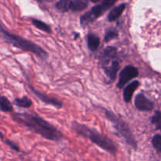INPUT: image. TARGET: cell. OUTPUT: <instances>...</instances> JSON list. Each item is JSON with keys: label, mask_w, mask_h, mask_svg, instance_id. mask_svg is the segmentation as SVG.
Here are the masks:
<instances>
[{"label": "cell", "mask_w": 161, "mask_h": 161, "mask_svg": "<svg viewBox=\"0 0 161 161\" xmlns=\"http://www.w3.org/2000/svg\"><path fill=\"white\" fill-rule=\"evenodd\" d=\"M12 118L15 122L28 127L30 130L45 139L53 142L62 140L63 135L48 121L36 114L28 113H14Z\"/></svg>", "instance_id": "6da1fadb"}, {"label": "cell", "mask_w": 161, "mask_h": 161, "mask_svg": "<svg viewBox=\"0 0 161 161\" xmlns=\"http://www.w3.org/2000/svg\"><path fill=\"white\" fill-rule=\"evenodd\" d=\"M0 37L9 45L20 49L23 51L33 53L39 59L46 61L48 58V53L40 46L18 35L9 32L2 25L1 23H0Z\"/></svg>", "instance_id": "7a4b0ae2"}, {"label": "cell", "mask_w": 161, "mask_h": 161, "mask_svg": "<svg viewBox=\"0 0 161 161\" xmlns=\"http://www.w3.org/2000/svg\"><path fill=\"white\" fill-rule=\"evenodd\" d=\"M72 129L81 137L87 138L92 142L94 144L98 146L103 150L109 153L110 154L116 155L117 152V147L113 142V140L110 139L106 135L99 133L97 130L91 128L86 125L80 124L78 122H73L72 124Z\"/></svg>", "instance_id": "3957f363"}, {"label": "cell", "mask_w": 161, "mask_h": 161, "mask_svg": "<svg viewBox=\"0 0 161 161\" xmlns=\"http://www.w3.org/2000/svg\"><path fill=\"white\" fill-rule=\"evenodd\" d=\"M105 115L107 119L113 124V127L117 131L118 135L124 138L127 145L133 148L135 150L138 149V142L134 136L131 130L129 127L128 124L122 118L119 117L118 115L115 114L111 110H108L106 108H104Z\"/></svg>", "instance_id": "277c9868"}, {"label": "cell", "mask_w": 161, "mask_h": 161, "mask_svg": "<svg viewBox=\"0 0 161 161\" xmlns=\"http://www.w3.org/2000/svg\"><path fill=\"white\" fill-rule=\"evenodd\" d=\"M116 1L117 0H103L101 4L94 6L91 10L86 12L80 17V25L82 27H85L95 21L105 11L110 9Z\"/></svg>", "instance_id": "5b68a950"}, {"label": "cell", "mask_w": 161, "mask_h": 161, "mask_svg": "<svg viewBox=\"0 0 161 161\" xmlns=\"http://www.w3.org/2000/svg\"><path fill=\"white\" fill-rule=\"evenodd\" d=\"M139 75L138 68L133 65H127L122 69L119 75V80L116 84L119 89H123L127 83Z\"/></svg>", "instance_id": "8992f818"}, {"label": "cell", "mask_w": 161, "mask_h": 161, "mask_svg": "<svg viewBox=\"0 0 161 161\" xmlns=\"http://www.w3.org/2000/svg\"><path fill=\"white\" fill-rule=\"evenodd\" d=\"M117 48L113 46L105 47L100 53L98 56L99 64L102 68L109 64L114 60L117 58Z\"/></svg>", "instance_id": "52a82bcc"}, {"label": "cell", "mask_w": 161, "mask_h": 161, "mask_svg": "<svg viewBox=\"0 0 161 161\" xmlns=\"http://www.w3.org/2000/svg\"><path fill=\"white\" fill-rule=\"evenodd\" d=\"M28 87L31 90V92L35 94V96L38 97L41 102H42L43 103L47 104V105H52V106L55 107L57 108H61L63 106V103L61 101L58 100V99L55 98V97H52L50 96L47 95V94H43V93L40 92L38 90H36V88L33 87L31 84H28Z\"/></svg>", "instance_id": "ba28073f"}, {"label": "cell", "mask_w": 161, "mask_h": 161, "mask_svg": "<svg viewBox=\"0 0 161 161\" xmlns=\"http://www.w3.org/2000/svg\"><path fill=\"white\" fill-rule=\"evenodd\" d=\"M135 108L141 112H150L153 110L154 103L143 93H138L135 97Z\"/></svg>", "instance_id": "9c48e42d"}, {"label": "cell", "mask_w": 161, "mask_h": 161, "mask_svg": "<svg viewBox=\"0 0 161 161\" xmlns=\"http://www.w3.org/2000/svg\"><path fill=\"white\" fill-rule=\"evenodd\" d=\"M105 72V75L108 77V80L111 82L116 81V77H117V73L119 72V69H120V64L119 61L117 60H114L112 61L107 66L102 68Z\"/></svg>", "instance_id": "30bf717a"}, {"label": "cell", "mask_w": 161, "mask_h": 161, "mask_svg": "<svg viewBox=\"0 0 161 161\" xmlns=\"http://www.w3.org/2000/svg\"><path fill=\"white\" fill-rule=\"evenodd\" d=\"M140 82L138 80H135L127 84V86H124V93H123V97L124 101L126 103H129L131 102L135 91L139 87Z\"/></svg>", "instance_id": "8fae6325"}, {"label": "cell", "mask_w": 161, "mask_h": 161, "mask_svg": "<svg viewBox=\"0 0 161 161\" xmlns=\"http://www.w3.org/2000/svg\"><path fill=\"white\" fill-rule=\"evenodd\" d=\"M86 42H87V47L89 50L92 52L97 51L100 47L101 40L100 38L97 35L94 33H90L86 36Z\"/></svg>", "instance_id": "7c38bea8"}, {"label": "cell", "mask_w": 161, "mask_h": 161, "mask_svg": "<svg viewBox=\"0 0 161 161\" xmlns=\"http://www.w3.org/2000/svg\"><path fill=\"white\" fill-rule=\"evenodd\" d=\"M127 4L126 3H122V4H119V6H117L116 7L113 8L111 11L109 12L108 15V21L113 22L115 20H117L119 17L121 16V14H123V12L125 9Z\"/></svg>", "instance_id": "4fadbf2b"}, {"label": "cell", "mask_w": 161, "mask_h": 161, "mask_svg": "<svg viewBox=\"0 0 161 161\" xmlns=\"http://www.w3.org/2000/svg\"><path fill=\"white\" fill-rule=\"evenodd\" d=\"M88 6V0H73L70 9L72 12H81Z\"/></svg>", "instance_id": "5bb4252c"}, {"label": "cell", "mask_w": 161, "mask_h": 161, "mask_svg": "<svg viewBox=\"0 0 161 161\" xmlns=\"http://www.w3.org/2000/svg\"><path fill=\"white\" fill-rule=\"evenodd\" d=\"M0 110L3 113H12L14 107L9 99L4 95L0 94Z\"/></svg>", "instance_id": "9a60e30c"}, {"label": "cell", "mask_w": 161, "mask_h": 161, "mask_svg": "<svg viewBox=\"0 0 161 161\" xmlns=\"http://www.w3.org/2000/svg\"><path fill=\"white\" fill-rule=\"evenodd\" d=\"M14 104L20 108H29L32 105V102L30 98L26 96H23L22 97H17L14 100Z\"/></svg>", "instance_id": "2e32d148"}, {"label": "cell", "mask_w": 161, "mask_h": 161, "mask_svg": "<svg viewBox=\"0 0 161 161\" xmlns=\"http://www.w3.org/2000/svg\"><path fill=\"white\" fill-rule=\"evenodd\" d=\"M31 23L34 25L36 28H37L38 29L41 30V31H44L46 33H48V34H50L52 33V28H50V26L47 24H46L45 22L42 21L40 20H38V19L33 18L31 19Z\"/></svg>", "instance_id": "e0dca14e"}, {"label": "cell", "mask_w": 161, "mask_h": 161, "mask_svg": "<svg viewBox=\"0 0 161 161\" xmlns=\"http://www.w3.org/2000/svg\"><path fill=\"white\" fill-rule=\"evenodd\" d=\"M71 4H72V0H59L56 3L57 9L61 13H65L70 9Z\"/></svg>", "instance_id": "ac0fdd59"}, {"label": "cell", "mask_w": 161, "mask_h": 161, "mask_svg": "<svg viewBox=\"0 0 161 161\" xmlns=\"http://www.w3.org/2000/svg\"><path fill=\"white\" fill-rule=\"evenodd\" d=\"M119 37V31L116 28H109L105 31V37H104V41L105 42H108L110 41L113 40L115 39H117Z\"/></svg>", "instance_id": "d6986e66"}, {"label": "cell", "mask_w": 161, "mask_h": 161, "mask_svg": "<svg viewBox=\"0 0 161 161\" xmlns=\"http://www.w3.org/2000/svg\"><path fill=\"white\" fill-rule=\"evenodd\" d=\"M153 147L155 149L157 153L160 154L161 153V135L160 134H157L152 138Z\"/></svg>", "instance_id": "ffe728a7"}, {"label": "cell", "mask_w": 161, "mask_h": 161, "mask_svg": "<svg viewBox=\"0 0 161 161\" xmlns=\"http://www.w3.org/2000/svg\"><path fill=\"white\" fill-rule=\"evenodd\" d=\"M160 119H161V113L160 110H157L155 111V113L153 116L151 118V124L154 125L157 128V130H160Z\"/></svg>", "instance_id": "44dd1931"}, {"label": "cell", "mask_w": 161, "mask_h": 161, "mask_svg": "<svg viewBox=\"0 0 161 161\" xmlns=\"http://www.w3.org/2000/svg\"><path fill=\"white\" fill-rule=\"evenodd\" d=\"M3 142H4L5 144L7 145L10 149H13V150L16 151V152H20V148H19V146H17V143L14 142L13 141H11V140L9 139H7V138H6L3 140Z\"/></svg>", "instance_id": "7402d4cb"}, {"label": "cell", "mask_w": 161, "mask_h": 161, "mask_svg": "<svg viewBox=\"0 0 161 161\" xmlns=\"http://www.w3.org/2000/svg\"><path fill=\"white\" fill-rule=\"evenodd\" d=\"M74 35H75V36H74V39H77L79 38V36H80V33L75 32L74 33Z\"/></svg>", "instance_id": "603a6c76"}, {"label": "cell", "mask_w": 161, "mask_h": 161, "mask_svg": "<svg viewBox=\"0 0 161 161\" xmlns=\"http://www.w3.org/2000/svg\"><path fill=\"white\" fill-rule=\"evenodd\" d=\"M5 138V137H4V135H3V134L2 133L1 131H0V139L1 140H3Z\"/></svg>", "instance_id": "cb8c5ba5"}, {"label": "cell", "mask_w": 161, "mask_h": 161, "mask_svg": "<svg viewBox=\"0 0 161 161\" xmlns=\"http://www.w3.org/2000/svg\"><path fill=\"white\" fill-rule=\"evenodd\" d=\"M91 1L94 3H98V2H100L101 0H91Z\"/></svg>", "instance_id": "d4e9b609"}]
</instances>
